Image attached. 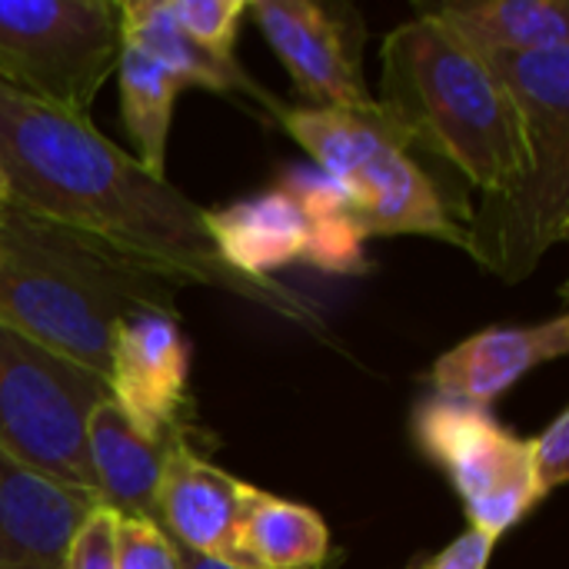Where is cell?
Returning <instances> with one entry per match:
<instances>
[{
	"mask_svg": "<svg viewBox=\"0 0 569 569\" xmlns=\"http://www.w3.org/2000/svg\"><path fill=\"white\" fill-rule=\"evenodd\" d=\"M203 223L217 257L253 283H273L277 270L307 263L313 250V220L287 183L220 210H203Z\"/></svg>",
	"mask_w": 569,
	"mask_h": 569,
	"instance_id": "obj_14",
	"label": "cell"
},
{
	"mask_svg": "<svg viewBox=\"0 0 569 569\" xmlns=\"http://www.w3.org/2000/svg\"><path fill=\"white\" fill-rule=\"evenodd\" d=\"M97 507V497L0 447V569H63L73 533Z\"/></svg>",
	"mask_w": 569,
	"mask_h": 569,
	"instance_id": "obj_12",
	"label": "cell"
},
{
	"mask_svg": "<svg viewBox=\"0 0 569 569\" xmlns=\"http://www.w3.org/2000/svg\"><path fill=\"white\" fill-rule=\"evenodd\" d=\"M490 63L520 107L527 167L470 213L463 250L487 273L517 283L569 233V43Z\"/></svg>",
	"mask_w": 569,
	"mask_h": 569,
	"instance_id": "obj_4",
	"label": "cell"
},
{
	"mask_svg": "<svg viewBox=\"0 0 569 569\" xmlns=\"http://www.w3.org/2000/svg\"><path fill=\"white\" fill-rule=\"evenodd\" d=\"M183 569H240V567H227V563H217V560H207V557H197V553H187L183 550ZM323 569H330V563Z\"/></svg>",
	"mask_w": 569,
	"mask_h": 569,
	"instance_id": "obj_26",
	"label": "cell"
},
{
	"mask_svg": "<svg viewBox=\"0 0 569 569\" xmlns=\"http://www.w3.org/2000/svg\"><path fill=\"white\" fill-rule=\"evenodd\" d=\"M330 569H333V567H330Z\"/></svg>",
	"mask_w": 569,
	"mask_h": 569,
	"instance_id": "obj_28",
	"label": "cell"
},
{
	"mask_svg": "<svg viewBox=\"0 0 569 569\" xmlns=\"http://www.w3.org/2000/svg\"><path fill=\"white\" fill-rule=\"evenodd\" d=\"M240 550L250 569H323L330 563V530L310 507L250 487Z\"/></svg>",
	"mask_w": 569,
	"mask_h": 569,
	"instance_id": "obj_18",
	"label": "cell"
},
{
	"mask_svg": "<svg viewBox=\"0 0 569 569\" xmlns=\"http://www.w3.org/2000/svg\"><path fill=\"white\" fill-rule=\"evenodd\" d=\"M247 13L287 67L310 110L383 117L333 13L313 0H247Z\"/></svg>",
	"mask_w": 569,
	"mask_h": 569,
	"instance_id": "obj_9",
	"label": "cell"
},
{
	"mask_svg": "<svg viewBox=\"0 0 569 569\" xmlns=\"http://www.w3.org/2000/svg\"><path fill=\"white\" fill-rule=\"evenodd\" d=\"M427 10L487 60L569 43L567 0H460Z\"/></svg>",
	"mask_w": 569,
	"mask_h": 569,
	"instance_id": "obj_17",
	"label": "cell"
},
{
	"mask_svg": "<svg viewBox=\"0 0 569 569\" xmlns=\"http://www.w3.org/2000/svg\"><path fill=\"white\" fill-rule=\"evenodd\" d=\"M247 497L250 487L243 480L193 453L180 433L170 437L157 493V527L180 550L227 567L250 569L240 550Z\"/></svg>",
	"mask_w": 569,
	"mask_h": 569,
	"instance_id": "obj_11",
	"label": "cell"
},
{
	"mask_svg": "<svg viewBox=\"0 0 569 569\" xmlns=\"http://www.w3.org/2000/svg\"><path fill=\"white\" fill-rule=\"evenodd\" d=\"M413 437L453 483L470 530L493 543L540 503L527 440L503 430L490 410L430 397L413 413Z\"/></svg>",
	"mask_w": 569,
	"mask_h": 569,
	"instance_id": "obj_8",
	"label": "cell"
},
{
	"mask_svg": "<svg viewBox=\"0 0 569 569\" xmlns=\"http://www.w3.org/2000/svg\"><path fill=\"white\" fill-rule=\"evenodd\" d=\"M63 569H120L117 567V513L97 507L67 547Z\"/></svg>",
	"mask_w": 569,
	"mask_h": 569,
	"instance_id": "obj_24",
	"label": "cell"
},
{
	"mask_svg": "<svg viewBox=\"0 0 569 569\" xmlns=\"http://www.w3.org/2000/svg\"><path fill=\"white\" fill-rule=\"evenodd\" d=\"M120 10V37L143 53H150L180 87H200L213 93H247L257 97L273 117L283 110V103L267 93L237 60L223 63L210 53H203L170 17L167 0H123Z\"/></svg>",
	"mask_w": 569,
	"mask_h": 569,
	"instance_id": "obj_16",
	"label": "cell"
},
{
	"mask_svg": "<svg viewBox=\"0 0 569 569\" xmlns=\"http://www.w3.org/2000/svg\"><path fill=\"white\" fill-rule=\"evenodd\" d=\"M103 397V380L0 323V447L17 460L97 497L83 430Z\"/></svg>",
	"mask_w": 569,
	"mask_h": 569,
	"instance_id": "obj_7",
	"label": "cell"
},
{
	"mask_svg": "<svg viewBox=\"0 0 569 569\" xmlns=\"http://www.w3.org/2000/svg\"><path fill=\"white\" fill-rule=\"evenodd\" d=\"M120 80V113L127 137L133 143V160L157 180H167V140L173 123V103L183 90L150 53L127 43L117 63Z\"/></svg>",
	"mask_w": 569,
	"mask_h": 569,
	"instance_id": "obj_19",
	"label": "cell"
},
{
	"mask_svg": "<svg viewBox=\"0 0 569 569\" xmlns=\"http://www.w3.org/2000/svg\"><path fill=\"white\" fill-rule=\"evenodd\" d=\"M120 47L113 0H0V80L73 117H90Z\"/></svg>",
	"mask_w": 569,
	"mask_h": 569,
	"instance_id": "obj_6",
	"label": "cell"
},
{
	"mask_svg": "<svg viewBox=\"0 0 569 569\" xmlns=\"http://www.w3.org/2000/svg\"><path fill=\"white\" fill-rule=\"evenodd\" d=\"M0 180L10 207L167 280L250 300L313 333L320 310L300 293L237 277L213 250L203 207L150 177L90 117L40 103L0 80Z\"/></svg>",
	"mask_w": 569,
	"mask_h": 569,
	"instance_id": "obj_1",
	"label": "cell"
},
{
	"mask_svg": "<svg viewBox=\"0 0 569 569\" xmlns=\"http://www.w3.org/2000/svg\"><path fill=\"white\" fill-rule=\"evenodd\" d=\"M87 460L100 507L127 520L157 523V493L167 440L143 433L113 397H103L87 417Z\"/></svg>",
	"mask_w": 569,
	"mask_h": 569,
	"instance_id": "obj_15",
	"label": "cell"
},
{
	"mask_svg": "<svg viewBox=\"0 0 569 569\" xmlns=\"http://www.w3.org/2000/svg\"><path fill=\"white\" fill-rule=\"evenodd\" d=\"M187 370L190 350L173 310L140 307L120 320L110 343L107 390L143 433L157 440L177 433Z\"/></svg>",
	"mask_w": 569,
	"mask_h": 569,
	"instance_id": "obj_10",
	"label": "cell"
},
{
	"mask_svg": "<svg viewBox=\"0 0 569 569\" xmlns=\"http://www.w3.org/2000/svg\"><path fill=\"white\" fill-rule=\"evenodd\" d=\"M277 120L313 157L367 240L420 233L457 247L467 243L463 223L407 153L403 133H397L387 117L283 107Z\"/></svg>",
	"mask_w": 569,
	"mask_h": 569,
	"instance_id": "obj_5",
	"label": "cell"
},
{
	"mask_svg": "<svg viewBox=\"0 0 569 569\" xmlns=\"http://www.w3.org/2000/svg\"><path fill=\"white\" fill-rule=\"evenodd\" d=\"M7 210V190H3V180H0V213Z\"/></svg>",
	"mask_w": 569,
	"mask_h": 569,
	"instance_id": "obj_27",
	"label": "cell"
},
{
	"mask_svg": "<svg viewBox=\"0 0 569 569\" xmlns=\"http://www.w3.org/2000/svg\"><path fill=\"white\" fill-rule=\"evenodd\" d=\"M380 87L387 123L457 167L483 197L503 193L523 173L527 137L513 93L430 10L387 33Z\"/></svg>",
	"mask_w": 569,
	"mask_h": 569,
	"instance_id": "obj_2",
	"label": "cell"
},
{
	"mask_svg": "<svg viewBox=\"0 0 569 569\" xmlns=\"http://www.w3.org/2000/svg\"><path fill=\"white\" fill-rule=\"evenodd\" d=\"M530 457V477L540 500H547L557 487H563L569 477V413L563 410L550 427H543L540 437L527 440Z\"/></svg>",
	"mask_w": 569,
	"mask_h": 569,
	"instance_id": "obj_23",
	"label": "cell"
},
{
	"mask_svg": "<svg viewBox=\"0 0 569 569\" xmlns=\"http://www.w3.org/2000/svg\"><path fill=\"white\" fill-rule=\"evenodd\" d=\"M283 183L303 200L310 220H313V250L310 267L323 273H357L363 270V243L367 237L353 223L343 197L333 190V183L320 170H293L283 177Z\"/></svg>",
	"mask_w": 569,
	"mask_h": 569,
	"instance_id": "obj_20",
	"label": "cell"
},
{
	"mask_svg": "<svg viewBox=\"0 0 569 569\" xmlns=\"http://www.w3.org/2000/svg\"><path fill=\"white\" fill-rule=\"evenodd\" d=\"M173 23L210 57L230 63L247 0H167Z\"/></svg>",
	"mask_w": 569,
	"mask_h": 569,
	"instance_id": "obj_21",
	"label": "cell"
},
{
	"mask_svg": "<svg viewBox=\"0 0 569 569\" xmlns=\"http://www.w3.org/2000/svg\"><path fill=\"white\" fill-rule=\"evenodd\" d=\"M490 557H493V540L477 530H467L420 569H487Z\"/></svg>",
	"mask_w": 569,
	"mask_h": 569,
	"instance_id": "obj_25",
	"label": "cell"
},
{
	"mask_svg": "<svg viewBox=\"0 0 569 569\" xmlns=\"http://www.w3.org/2000/svg\"><path fill=\"white\" fill-rule=\"evenodd\" d=\"M117 567L183 569V550L157 523L117 517Z\"/></svg>",
	"mask_w": 569,
	"mask_h": 569,
	"instance_id": "obj_22",
	"label": "cell"
},
{
	"mask_svg": "<svg viewBox=\"0 0 569 569\" xmlns=\"http://www.w3.org/2000/svg\"><path fill=\"white\" fill-rule=\"evenodd\" d=\"M569 317H553L533 327H490L437 357L430 380L437 397L490 410L533 367L567 357Z\"/></svg>",
	"mask_w": 569,
	"mask_h": 569,
	"instance_id": "obj_13",
	"label": "cell"
},
{
	"mask_svg": "<svg viewBox=\"0 0 569 569\" xmlns=\"http://www.w3.org/2000/svg\"><path fill=\"white\" fill-rule=\"evenodd\" d=\"M173 310V287L17 207L0 213V323L107 383L120 320Z\"/></svg>",
	"mask_w": 569,
	"mask_h": 569,
	"instance_id": "obj_3",
	"label": "cell"
}]
</instances>
